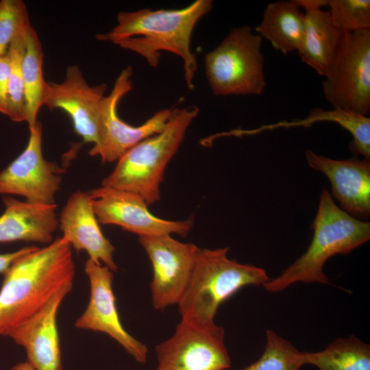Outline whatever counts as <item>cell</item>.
Instances as JSON below:
<instances>
[{
    "label": "cell",
    "instance_id": "24",
    "mask_svg": "<svg viewBox=\"0 0 370 370\" xmlns=\"http://www.w3.org/2000/svg\"><path fill=\"white\" fill-rule=\"evenodd\" d=\"M308 121H330L337 123L347 130L353 136L350 150L360 154L364 159L370 160V119L367 116L341 109L332 111L313 110L308 119Z\"/></svg>",
    "mask_w": 370,
    "mask_h": 370
},
{
    "label": "cell",
    "instance_id": "2",
    "mask_svg": "<svg viewBox=\"0 0 370 370\" xmlns=\"http://www.w3.org/2000/svg\"><path fill=\"white\" fill-rule=\"evenodd\" d=\"M73 249L59 237L18 256L3 273L0 288V337L40 310L62 288L73 286Z\"/></svg>",
    "mask_w": 370,
    "mask_h": 370
},
{
    "label": "cell",
    "instance_id": "21",
    "mask_svg": "<svg viewBox=\"0 0 370 370\" xmlns=\"http://www.w3.org/2000/svg\"><path fill=\"white\" fill-rule=\"evenodd\" d=\"M304 365L319 370H370V345L354 335L338 338L323 350L302 352Z\"/></svg>",
    "mask_w": 370,
    "mask_h": 370
},
{
    "label": "cell",
    "instance_id": "29",
    "mask_svg": "<svg viewBox=\"0 0 370 370\" xmlns=\"http://www.w3.org/2000/svg\"><path fill=\"white\" fill-rule=\"evenodd\" d=\"M32 247L33 246H27L13 252L0 254V273L3 274L15 259L29 251Z\"/></svg>",
    "mask_w": 370,
    "mask_h": 370
},
{
    "label": "cell",
    "instance_id": "4",
    "mask_svg": "<svg viewBox=\"0 0 370 370\" xmlns=\"http://www.w3.org/2000/svg\"><path fill=\"white\" fill-rule=\"evenodd\" d=\"M199 113L190 106L174 108L164 130L126 151L101 186L134 193L148 205L160 200V186L167 164L177 152L188 128Z\"/></svg>",
    "mask_w": 370,
    "mask_h": 370
},
{
    "label": "cell",
    "instance_id": "16",
    "mask_svg": "<svg viewBox=\"0 0 370 370\" xmlns=\"http://www.w3.org/2000/svg\"><path fill=\"white\" fill-rule=\"evenodd\" d=\"M308 165L324 174L330 180L334 197L341 209L352 217L368 219L370 216V162L353 158L334 160L307 149Z\"/></svg>",
    "mask_w": 370,
    "mask_h": 370
},
{
    "label": "cell",
    "instance_id": "27",
    "mask_svg": "<svg viewBox=\"0 0 370 370\" xmlns=\"http://www.w3.org/2000/svg\"><path fill=\"white\" fill-rule=\"evenodd\" d=\"M31 26L25 3L22 0L0 1V56L7 53L12 40L25 34Z\"/></svg>",
    "mask_w": 370,
    "mask_h": 370
},
{
    "label": "cell",
    "instance_id": "1",
    "mask_svg": "<svg viewBox=\"0 0 370 370\" xmlns=\"http://www.w3.org/2000/svg\"><path fill=\"white\" fill-rule=\"evenodd\" d=\"M212 8V0H196L179 9L121 12L116 26L95 37L138 53L154 68L159 64L161 51L177 56L182 60L184 79L191 90L197 69V58L190 48L192 35L199 21Z\"/></svg>",
    "mask_w": 370,
    "mask_h": 370
},
{
    "label": "cell",
    "instance_id": "12",
    "mask_svg": "<svg viewBox=\"0 0 370 370\" xmlns=\"http://www.w3.org/2000/svg\"><path fill=\"white\" fill-rule=\"evenodd\" d=\"M99 223L115 225L139 236L176 234L185 237L193 219L171 221L153 215L140 196L127 190L103 186L88 192Z\"/></svg>",
    "mask_w": 370,
    "mask_h": 370
},
{
    "label": "cell",
    "instance_id": "8",
    "mask_svg": "<svg viewBox=\"0 0 370 370\" xmlns=\"http://www.w3.org/2000/svg\"><path fill=\"white\" fill-rule=\"evenodd\" d=\"M156 370H225L232 365L225 330L214 321L184 318L168 339L155 347Z\"/></svg>",
    "mask_w": 370,
    "mask_h": 370
},
{
    "label": "cell",
    "instance_id": "23",
    "mask_svg": "<svg viewBox=\"0 0 370 370\" xmlns=\"http://www.w3.org/2000/svg\"><path fill=\"white\" fill-rule=\"evenodd\" d=\"M302 366V352L268 329L263 353L257 360L241 370H299Z\"/></svg>",
    "mask_w": 370,
    "mask_h": 370
},
{
    "label": "cell",
    "instance_id": "7",
    "mask_svg": "<svg viewBox=\"0 0 370 370\" xmlns=\"http://www.w3.org/2000/svg\"><path fill=\"white\" fill-rule=\"evenodd\" d=\"M323 92L334 109L370 112V29L345 33L324 76Z\"/></svg>",
    "mask_w": 370,
    "mask_h": 370
},
{
    "label": "cell",
    "instance_id": "19",
    "mask_svg": "<svg viewBox=\"0 0 370 370\" xmlns=\"http://www.w3.org/2000/svg\"><path fill=\"white\" fill-rule=\"evenodd\" d=\"M304 33L298 54L301 60L325 76L344 33L332 22L328 11L305 8Z\"/></svg>",
    "mask_w": 370,
    "mask_h": 370
},
{
    "label": "cell",
    "instance_id": "26",
    "mask_svg": "<svg viewBox=\"0 0 370 370\" xmlns=\"http://www.w3.org/2000/svg\"><path fill=\"white\" fill-rule=\"evenodd\" d=\"M334 25L343 33L370 29L369 0H328Z\"/></svg>",
    "mask_w": 370,
    "mask_h": 370
},
{
    "label": "cell",
    "instance_id": "15",
    "mask_svg": "<svg viewBox=\"0 0 370 370\" xmlns=\"http://www.w3.org/2000/svg\"><path fill=\"white\" fill-rule=\"evenodd\" d=\"M72 288H62L8 335L25 349L27 362L35 370H62L57 319L60 306Z\"/></svg>",
    "mask_w": 370,
    "mask_h": 370
},
{
    "label": "cell",
    "instance_id": "14",
    "mask_svg": "<svg viewBox=\"0 0 370 370\" xmlns=\"http://www.w3.org/2000/svg\"><path fill=\"white\" fill-rule=\"evenodd\" d=\"M106 84L90 86L79 67L69 66L61 83L49 82L44 106L61 109L71 119L75 132L85 143L97 142L100 105Z\"/></svg>",
    "mask_w": 370,
    "mask_h": 370
},
{
    "label": "cell",
    "instance_id": "10",
    "mask_svg": "<svg viewBox=\"0 0 370 370\" xmlns=\"http://www.w3.org/2000/svg\"><path fill=\"white\" fill-rule=\"evenodd\" d=\"M138 241L152 267L153 307L162 310L177 305L188 283L199 247L175 240L171 234L139 236Z\"/></svg>",
    "mask_w": 370,
    "mask_h": 370
},
{
    "label": "cell",
    "instance_id": "3",
    "mask_svg": "<svg viewBox=\"0 0 370 370\" xmlns=\"http://www.w3.org/2000/svg\"><path fill=\"white\" fill-rule=\"evenodd\" d=\"M313 236L306 252L274 279L263 285L271 293L282 291L296 282L329 284L323 272L325 262L336 254H346L370 239V223L358 219L334 202L323 189L312 224Z\"/></svg>",
    "mask_w": 370,
    "mask_h": 370
},
{
    "label": "cell",
    "instance_id": "11",
    "mask_svg": "<svg viewBox=\"0 0 370 370\" xmlns=\"http://www.w3.org/2000/svg\"><path fill=\"white\" fill-rule=\"evenodd\" d=\"M42 125L38 121L29 130L27 145L23 152L0 172V195H18L37 204H56L64 169L44 158Z\"/></svg>",
    "mask_w": 370,
    "mask_h": 370
},
{
    "label": "cell",
    "instance_id": "22",
    "mask_svg": "<svg viewBox=\"0 0 370 370\" xmlns=\"http://www.w3.org/2000/svg\"><path fill=\"white\" fill-rule=\"evenodd\" d=\"M43 52L36 31L29 27L25 34V50L22 64L26 102L27 123L29 130L36 123L40 108L44 106L48 83L43 76Z\"/></svg>",
    "mask_w": 370,
    "mask_h": 370
},
{
    "label": "cell",
    "instance_id": "17",
    "mask_svg": "<svg viewBox=\"0 0 370 370\" xmlns=\"http://www.w3.org/2000/svg\"><path fill=\"white\" fill-rule=\"evenodd\" d=\"M62 236L77 251H84L89 259L113 272L118 267L114 247L103 235L88 193L77 190L68 199L59 219Z\"/></svg>",
    "mask_w": 370,
    "mask_h": 370
},
{
    "label": "cell",
    "instance_id": "13",
    "mask_svg": "<svg viewBox=\"0 0 370 370\" xmlns=\"http://www.w3.org/2000/svg\"><path fill=\"white\" fill-rule=\"evenodd\" d=\"M85 273L89 282V299L75 327L107 334L136 362L145 363L149 353L147 347L132 336L121 321L112 288L114 272L88 258L85 263Z\"/></svg>",
    "mask_w": 370,
    "mask_h": 370
},
{
    "label": "cell",
    "instance_id": "18",
    "mask_svg": "<svg viewBox=\"0 0 370 370\" xmlns=\"http://www.w3.org/2000/svg\"><path fill=\"white\" fill-rule=\"evenodd\" d=\"M4 212L0 216V243L27 241L49 244L59 227L56 204H37L3 197Z\"/></svg>",
    "mask_w": 370,
    "mask_h": 370
},
{
    "label": "cell",
    "instance_id": "6",
    "mask_svg": "<svg viewBox=\"0 0 370 370\" xmlns=\"http://www.w3.org/2000/svg\"><path fill=\"white\" fill-rule=\"evenodd\" d=\"M262 40L248 25L235 27L205 55L206 76L214 95L262 94L267 83Z\"/></svg>",
    "mask_w": 370,
    "mask_h": 370
},
{
    "label": "cell",
    "instance_id": "30",
    "mask_svg": "<svg viewBox=\"0 0 370 370\" xmlns=\"http://www.w3.org/2000/svg\"><path fill=\"white\" fill-rule=\"evenodd\" d=\"M10 370H35L27 361L20 362L14 366Z\"/></svg>",
    "mask_w": 370,
    "mask_h": 370
},
{
    "label": "cell",
    "instance_id": "9",
    "mask_svg": "<svg viewBox=\"0 0 370 370\" xmlns=\"http://www.w3.org/2000/svg\"><path fill=\"white\" fill-rule=\"evenodd\" d=\"M130 66L123 69L116 79L110 94L100 105L97 142L88 153L99 156L103 163L116 162L126 151L143 140L162 132L173 109L156 112L140 125L133 126L117 114V106L123 96L133 88Z\"/></svg>",
    "mask_w": 370,
    "mask_h": 370
},
{
    "label": "cell",
    "instance_id": "20",
    "mask_svg": "<svg viewBox=\"0 0 370 370\" xmlns=\"http://www.w3.org/2000/svg\"><path fill=\"white\" fill-rule=\"evenodd\" d=\"M295 0L269 3L255 29L284 55L298 51L304 33V13Z\"/></svg>",
    "mask_w": 370,
    "mask_h": 370
},
{
    "label": "cell",
    "instance_id": "28",
    "mask_svg": "<svg viewBox=\"0 0 370 370\" xmlns=\"http://www.w3.org/2000/svg\"><path fill=\"white\" fill-rule=\"evenodd\" d=\"M10 62L8 54L0 56V112L7 114Z\"/></svg>",
    "mask_w": 370,
    "mask_h": 370
},
{
    "label": "cell",
    "instance_id": "5",
    "mask_svg": "<svg viewBox=\"0 0 370 370\" xmlns=\"http://www.w3.org/2000/svg\"><path fill=\"white\" fill-rule=\"evenodd\" d=\"M229 247H199L186 288L177 303L181 318L214 321L219 306L246 286H263L271 278L266 271L227 257Z\"/></svg>",
    "mask_w": 370,
    "mask_h": 370
},
{
    "label": "cell",
    "instance_id": "25",
    "mask_svg": "<svg viewBox=\"0 0 370 370\" xmlns=\"http://www.w3.org/2000/svg\"><path fill=\"white\" fill-rule=\"evenodd\" d=\"M26 34V33H25ZM25 34L16 37L7 54L10 62L7 116L14 122L27 121L22 64L25 50Z\"/></svg>",
    "mask_w": 370,
    "mask_h": 370
}]
</instances>
